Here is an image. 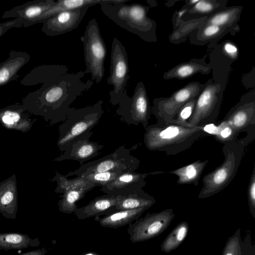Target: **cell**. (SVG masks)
<instances>
[{
    "instance_id": "cell-1",
    "label": "cell",
    "mask_w": 255,
    "mask_h": 255,
    "mask_svg": "<svg viewBox=\"0 0 255 255\" xmlns=\"http://www.w3.org/2000/svg\"><path fill=\"white\" fill-rule=\"evenodd\" d=\"M63 65H43L34 68L20 81L41 84L36 90L23 99L25 106L34 108V112L52 124L65 121L70 105L93 85L92 80H82L85 73H67Z\"/></svg>"
},
{
    "instance_id": "cell-2",
    "label": "cell",
    "mask_w": 255,
    "mask_h": 255,
    "mask_svg": "<svg viewBox=\"0 0 255 255\" xmlns=\"http://www.w3.org/2000/svg\"><path fill=\"white\" fill-rule=\"evenodd\" d=\"M143 136L145 147L150 151L174 155L190 148L202 136L208 135L204 126L187 127L170 123L148 126Z\"/></svg>"
},
{
    "instance_id": "cell-3",
    "label": "cell",
    "mask_w": 255,
    "mask_h": 255,
    "mask_svg": "<svg viewBox=\"0 0 255 255\" xmlns=\"http://www.w3.org/2000/svg\"><path fill=\"white\" fill-rule=\"evenodd\" d=\"M149 8L140 3L101 5L103 13L122 28L151 42L157 40L156 24L147 16Z\"/></svg>"
},
{
    "instance_id": "cell-4",
    "label": "cell",
    "mask_w": 255,
    "mask_h": 255,
    "mask_svg": "<svg viewBox=\"0 0 255 255\" xmlns=\"http://www.w3.org/2000/svg\"><path fill=\"white\" fill-rule=\"evenodd\" d=\"M103 101H99L92 106L80 109L69 107L66 118L59 127V137L57 145L61 151L75 141L90 138L92 128L99 123L104 111Z\"/></svg>"
},
{
    "instance_id": "cell-5",
    "label": "cell",
    "mask_w": 255,
    "mask_h": 255,
    "mask_svg": "<svg viewBox=\"0 0 255 255\" xmlns=\"http://www.w3.org/2000/svg\"><path fill=\"white\" fill-rule=\"evenodd\" d=\"M245 145L233 140L224 144V160L220 166L206 174L202 180L203 187L198 198L205 199L224 190L235 178L240 166Z\"/></svg>"
},
{
    "instance_id": "cell-6",
    "label": "cell",
    "mask_w": 255,
    "mask_h": 255,
    "mask_svg": "<svg viewBox=\"0 0 255 255\" xmlns=\"http://www.w3.org/2000/svg\"><path fill=\"white\" fill-rule=\"evenodd\" d=\"M80 39L83 43L86 67L84 72L90 73L92 81L99 83L104 76L107 47L96 18H92L89 21Z\"/></svg>"
},
{
    "instance_id": "cell-7",
    "label": "cell",
    "mask_w": 255,
    "mask_h": 255,
    "mask_svg": "<svg viewBox=\"0 0 255 255\" xmlns=\"http://www.w3.org/2000/svg\"><path fill=\"white\" fill-rule=\"evenodd\" d=\"M140 160L130 154V150L121 145L114 152L101 158L88 162L70 171L66 176H79L84 173L115 172H134L138 167Z\"/></svg>"
},
{
    "instance_id": "cell-8",
    "label": "cell",
    "mask_w": 255,
    "mask_h": 255,
    "mask_svg": "<svg viewBox=\"0 0 255 255\" xmlns=\"http://www.w3.org/2000/svg\"><path fill=\"white\" fill-rule=\"evenodd\" d=\"M223 97V88L209 79L197 97L192 114L188 121L190 127H202L214 123L219 115Z\"/></svg>"
},
{
    "instance_id": "cell-9",
    "label": "cell",
    "mask_w": 255,
    "mask_h": 255,
    "mask_svg": "<svg viewBox=\"0 0 255 255\" xmlns=\"http://www.w3.org/2000/svg\"><path fill=\"white\" fill-rule=\"evenodd\" d=\"M205 84L190 82L175 91L168 97L155 98L153 101L151 113L157 120V124H170L180 109L186 103L198 97Z\"/></svg>"
},
{
    "instance_id": "cell-10",
    "label": "cell",
    "mask_w": 255,
    "mask_h": 255,
    "mask_svg": "<svg viewBox=\"0 0 255 255\" xmlns=\"http://www.w3.org/2000/svg\"><path fill=\"white\" fill-rule=\"evenodd\" d=\"M116 113L128 125L141 124L144 129L148 126L151 107L144 84L137 83L133 94L129 97L126 89L118 104Z\"/></svg>"
},
{
    "instance_id": "cell-11",
    "label": "cell",
    "mask_w": 255,
    "mask_h": 255,
    "mask_svg": "<svg viewBox=\"0 0 255 255\" xmlns=\"http://www.w3.org/2000/svg\"><path fill=\"white\" fill-rule=\"evenodd\" d=\"M128 53L121 42L115 37L112 43L110 74L107 83L113 86L110 91V102L118 105L129 78Z\"/></svg>"
},
{
    "instance_id": "cell-12",
    "label": "cell",
    "mask_w": 255,
    "mask_h": 255,
    "mask_svg": "<svg viewBox=\"0 0 255 255\" xmlns=\"http://www.w3.org/2000/svg\"><path fill=\"white\" fill-rule=\"evenodd\" d=\"M173 209L148 213L128 225L127 231L132 243H139L154 238L162 233L174 218Z\"/></svg>"
},
{
    "instance_id": "cell-13",
    "label": "cell",
    "mask_w": 255,
    "mask_h": 255,
    "mask_svg": "<svg viewBox=\"0 0 255 255\" xmlns=\"http://www.w3.org/2000/svg\"><path fill=\"white\" fill-rule=\"evenodd\" d=\"M54 180L57 183L55 192L62 194L58 206L61 212L74 213L78 208L76 202L83 199L86 194L97 185L82 177L68 179L67 177L57 172Z\"/></svg>"
},
{
    "instance_id": "cell-14",
    "label": "cell",
    "mask_w": 255,
    "mask_h": 255,
    "mask_svg": "<svg viewBox=\"0 0 255 255\" xmlns=\"http://www.w3.org/2000/svg\"><path fill=\"white\" fill-rule=\"evenodd\" d=\"M90 7L87 6L59 12L42 22L41 30L49 36H58L71 31L78 27Z\"/></svg>"
},
{
    "instance_id": "cell-15",
    "label": "cell",
    "mask_w": 255,
    "mask_h": 255,
    "mask_svg": "<svg viewBox=\"0 0 255 255\" xmlns=\"http://www.w3.org/2000/svg\"><path fill=\"white\" fill-rule=\"evenodd\" d=\"M156 171L152 173L124 172L105 185L101 186V191L106 194L114 196H123L133 193L145 185V178L148 175L164 173Z\"/></svg>"
},
{
    "instance_id": "cell-16",
    "label": "cell",
    "mask_w": 255,
    "mask_h": 255,
    "mask_svg": "<svg viewBox=\"0 0 255 255\" xmlns=\"http://www.w3.org/2000/svg\"><path fill=\"white\" fill-rule=\"evenodd\" d=\"M223 120L232 127L236 139L241 132L255 127V99L244 96L226 114ZM236 140V139H235Z\"/></svg>"
},
{
    "instance_id": "cell-17",
    "label": "cell",
    "mask_w": 255,
    "mask_h": 255,
    "mask_svg": "<svg viewBox=\"0 0 255 255\" xmlns=\"http://www.w3.org/2000/svg\"><path fill=\"white\" fill-rule=\"evenodd\" d=\"M56 0H34L16 6L6 11L1 18L17 17L23 21V26L27 27L44 12L49 8Z\"/></svg>"
},
{
    "instance_id": "cell-18",
    "label": "cell",
    "mask_w": 255,
    "mask_h": 255,
    "mask_svg": "<svg viewBox=\"0 0 255 255\" xmlns=\"http://www.w3.org/2000/svg\"><path fill=\"white\" fill-rule=\"evenodd\" d=\"M105 145L89 140V138L79 139L71 144L54 160L62 161L73 160L78 161L80 165L97 156Z\"/></svg>"
},
{
    "instance_id": "cell-19",
    "label": "cell",
    "mask_w": 255,
    "mask_h": 255,
    "mask_svg": "<svg viewBox=\"0 0 255 255\" xmlns=\"http://www.w3.org/2000/svg\"><path fill=\"white\" fill-rule=\"evenodd\" d=\"M119 197L107 194L97 197L86 205L78 208L74 213L79 220L107 215L116 211V205Z\"/></svg>"
},
{
    "instance_id": "cell-20",
    "label": "cell",
    "mask_w": 255,
    "mask_h": 255,
    "mask_svg": "<svg viewBox=\"0 0 255 255\" xmlns=\"http://www.w3.org/2000/svg\"><path fill=\"white\" fill-rule=\"evenodd\" d=\"M129 0H58L32 23V25L43 22L53 15L63 11L76 9L96 4H123Z\"/></svg>"
},
{
    "instance_id": "cell-21",
    "label": "cell",
    "mask_w": 255,
    "mask_h": 255,
    "mask_svg": "<svg viewBox=\"0 0 255 255\" xmlns=\"http://www.w3.org/2000/svg\"><path fill=\"white\" fill-rule=\"evenodd\" d=\"M30 57L26 52L11 50L8 58L0 63V87L16 80L17 72L29 61Z\"/></svg>"
},
{
    "instance_id": "cell-22",
    "label": "cell",
    "mask_w": 255,
    "mask_h": 255,
    "mask_svg": "<svg viewBox=\"0 0 255 255\" xmlns=\"http://www.w3.org/2000/svg\"><path fill=\"white\" fill-rule=\"evenodd\" d=\"M205 57L201 59H193L188 62L178 64L165 72L163 77L165 80L173 79H185L196 74H209L211 67L205 61Z\"/></svg>"
},
{
    "instance_id": "cell-23",
    "label": "cell",
    "mask_w": 255,
    "mask_h": 255,
    "mask_svg": "<svg viewBox=\"0 0 255 255\" xmlns=\"http://www.w3.org/2000/svg\"><path fill=\"white\" fill-rule=\"evenodd\" d=\"M147 208L118 210L100 218L95 217L94 220L105 228L117 229L129 225L138 219Z\"/></svg>"
},
{
    "instance_id": "cell-24",
    "label": "cell",
    "mask_w": 255,
    "mask_h": 255,
    "mask_svg": "<svg viewBox=\"0 0 255 255\" xmlns=\"http://www.w3.org/2000/svg\"><path fill=\"white\" fill-rule=\"evenodd\" d=\"M209 160H196L187 165L168 172L177 177L178 184H191L197 186L201 174Z\"/></svg>"
},
{
    "instance_id": "cell-25",
    "label": "cell",
    "mask_w": 255,
    "mask_h": 255,
    "mask_svg": "<svg viewBox=\"0 0 255 255\" xmlns=\"http://www.w3.org/2000/svg\"><path fill=\"white\" fill-rule=\"evenodd\" d=\"M241 6H232L219 11L207 17L203 25L213 24L222 27L240 29L237 24L241 12Z\"/></svg>"
},
{
    "instance_id": "cell-26",
    "label": "cell",
    "mask_w": 255,
    "mask_h": 255,
    "mask_svg": "<svg viewBox=\"0 0 255 255\" xmlns=\"http://www.w3.org/2000/svg\"><path fill=\"white\" fill-rule=\"evenodd\" d=\"M155 202V198L142 188L133 193L120 196L116 205V211L141 208L149 209Z\"/></svg>"
},
{
    "instance_id": "cell-27",
    "label": "cell",
    "mask_w": 255,
    "mask_h": 255,
    "mask_svg": "<svg viewBox=\"0 0 255 255\" xmlns=\"http://www.w3.org/2000/svg\"><path fill=\"white\" fill-rule=\"evenodd\" d=\"M40 244L36 238L31 239L28 235L20 233H0V250L8 251L29 247H36Z\"/></svg>"
},
{
    "instance_id": "cell-28",
    "label": "cell",
    "mask_w": 255,
    "mask_h": 255,
    "mask_svg": "<svg viewBox=\"0 0 255 255\" xmlns=\"http://www.w3.org/2000/svg\"><path fill=\"white\" fill-rule=\"evenodd\" d=\"M227 0H199L184 15L185 17H208L226 7Z\"/></svg>"
},
{
    "instance_id": "cell-29",
    "label": "cell",
    "mask_w": 255,
    "mask_h": 255,
    "mask_svg": "<svg viewBox=\"0 0 255 255\" xmlns=\"http://www.w3.org/2000/svg\"><path fill=\"white\" fill-rule=\"evenodd\" d=\"M189 231L187 222L178 224L162 242L160 248L162 252L169 253L177 249L184 241Z\"/></svg>"
},
{
    "instance_id": "cell-30",
    "label": "cell",
    "mask_w": 255,
    "mask_h": 255,
    "mask_svg": "<svg viewBox=\"0 0 255 255\" xmlns=\"http://www.w3.org/2000/svg\"><path fill=\"white\" fill-rule=\"evenodd\" d=\"M239 30V29L213 24L203 25L202 27L197 31L195 35V39L197 42L199 41V44H205L212 41L218 40L229 32L236 33Z\"/></svg>"
},
{
    "instance_id": "cell-31",
    "label": "cell",
    "mask_w": 255,
    "mask_h": 255,
    "mask_svg": "<svg viewBox=\"0 0 255 255\" xmlns=\"http://www.w3.org/2000/svg\"><path fill=\"white\" fill-rule=\"evenodd\" d=\"M121 173H122L110 171L84 173L78 177H83L97 186H102L111 182Z\"/></svg>"
},
{
    "instance_id": "cell-32",
    "label": "cell",
    "mask_w": 255,
    "mask_h": 255,
    "mask_svg": "<svg viewBox=\"0 0 255 255\" xmlns=\"http://www.w3.org/2000/svg\"><path fill=\"white\" fill-rule=\"evenodd\" d=\"M214 135L217 141L224 144L236 139V134L232 127L224 120H222L217 126Z\"/></svg>"
},
{
    "instance_id": "cell-33",
    "label": "cell",
    "mask_w": 255,
    "mask_h": 255,
    "mask_svg": "<svg viewBox=\"0 0 255 255\" xmlns=\"http://www.w3.org/2000/svg\"><path fill=\"white\" fill-rule=\"evenodd\" d=\"M197 98L192 99L184 105L170 123L190 127L187 122L192 114Z\"/></svg>"
},
{
    "instance_id": "cell-34",
    "label": "cell",
    "mask_w": 255,
    "mask_h": 255,
    "mask_svg": "<svg viewBox=\"0 0 255 255\" xmlns=\"http://www.w3.org/2000/svg\"><path fill=\"white\" fill-rule=\"evenodd\" d=\"M241 230L228 238L222 255H242Z\"/></svg>"
},
{
    "instance_id": "cell-35",
    "label": "cell",
    "mask_w": 255,
    "mask_h": 255,
    "mask_svg": "<svg viewBox=\"0 0 255 255\" xmlns=\"http://www.w3.org/2000/svg\"><path fill=\"white\" fill-rule=\"evenodd\" d=\"M23 108L21 105H15L2 110L1 111L2 122L9 125L17 122L20 119L19 112L23 110Z\"/></svg>"
},
{
    "instance_id": "cell-36",
    "label": "cell",
    "mask_w": 255,
    "mask_h": 255,
    "mask_svg": "<svg viewBox=\"0 0 255 255\" xmlns=\"http://www.w3.org/2000/svg\"><path fill=\"white\" fill-rule=\"evenodd\" d=\"M248 200L250 213L255 218V165L254 164L248 187Z\"/></svg>"
},
{
    "instance_id": "cell-37",
    "label": "cell",
    "mask_w": 255,
    "mask_h": 255,
    "mask_svg": "<svg viewBox=\"0 0 255 255\" xmlns=\"http://www.w3.org/2000/svg\"><path fill=\"white\" fill-rule=\"evenodd\" d=\"M223 53L232 60H236L239 57V50L237 46L231 41L225 42L223 46Z\"/></svg>"
},
{
    "instance_id": "cell-38",
    "label": "cell",
    "mask_w": 255,
    "mask_h": 255,
    "mask_svg": "<svg viewBox=\"0 0 255 255\" xmlns=\"http://www.w3.org/2000/svg\"><path fill=\"white\" fill-rule=\"evenodd\" d=\"M23 26V21L16 17L14 19L0 23V37L8 30L13 27H20Z\"/></svg>"
},
{
    "instance_id": "cell-39",
    "label": "cell",
    "mask_w": 255,
    "mask_h": 255,
    "mask_svg": "<svg viewBox=\"0 0 255 255\" xmlns=\"http://www.w3.org/2000/svg\"><path fill=\"white\" fill-rule=\"evenodd\" d=\"M190 8V7L187 6V7L185 8L183 7L181 10L175 13L176 16L175 17V22L173 23L174 27H175V26L176 27L179 25L181 20H182V18H183L184 15L187 12Z\"/></svg>"
},
{
    "instance_id": "cell-40",
    "label": "cell",
    "mask_w": 255,
    "mask_h": 255,
    "mask_svg": "<svg viewBox=\"0 0 255 255\" xmlns=\"http://www.w3.org/2000/svg\"><path fill=\"white\" fill-rule=\"evenodd\" d=\"M48 252L44 248L25 252L20 255H45Z\"/></svg>"
},
{
    "instance_id": "cell-41",
    "label": "cell",
    "mask_w": 255,
    "mask_h": 255,
    "mask_svg": "<svg viewBox=\"0 0 255 255\" xmlns=\"http://www.w3.org/2000/svg\"><path fill=\"white\" fill-rule=\"evenodd\" d=\"M81 255H100L96 252H95L89 251L88 252H85V253L81 254Z\"/></svg>"
}]
</instances>
